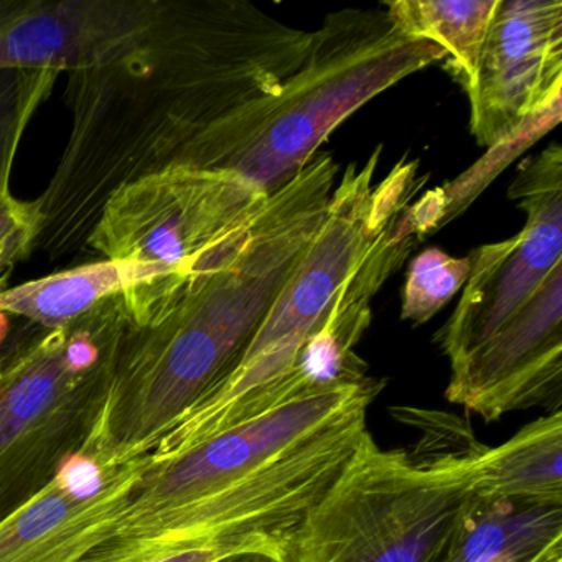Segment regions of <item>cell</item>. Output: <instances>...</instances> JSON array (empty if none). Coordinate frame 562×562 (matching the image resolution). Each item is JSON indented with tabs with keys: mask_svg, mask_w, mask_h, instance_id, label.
<instances>
[{
	"mask_svg": "<svg viewBox=\"0 0 562 562\" xmlns=\"http://www.w3.org/2000/svg\"><path fill=\"white\" fill-rule=\"evenodd\" d=\"M312 42L314 32L248 0H159L136 41L68 74L70 140L35 202L34 249L60 258L87 248L113 193L176 162L233 111L278 93Z\"/></svg>",
	"mask_w": 562,
	"mask_h": 562,
	"instance_id": "1",
	"label": "cell"
},
{
	"mask_svg": "<svg viewBox=\"0 0 562 562\" xmlns=\"http://www.w3.org/2000/svg\"><path fill=\"white\" fill-rule=\"evenodd\" d=\"M337 177L331 154H315L266 199L232 265L156 324L127 327L81 456L101 469L147 456L229 376L317 236Z\"/></svg>",
	"mask_w": 562,
	"mask_h": 562,
	"instance_id": "2",
	"label": "cell"
},
{
	"mask_svg": "<svg viewBox=\"0 0 562 562\" xmlns=\"http://www.w3.org/2000/svg\"><path fill=\"white\" fill-rule=\"evenodd\" d=\"M381 153L378 146L363 167H347L317 236L241 360L159 440L150 452L153 463L167 462L216 434L317 393L299 374L305 347L324 327L345 282L429 179L419 176V160L403 159L374 186Z\"/></svg>",
	"mask_w": 562,
	"mask_h": 562,
	"instance_id": "3",
	"label": "cell"
},
{
	"mask_svg": "<svg viewBox=\"0 0 562 562\" xmlns=\"http://www.w3.org/2000/svg\"><path fill=\"white\" fill-rule=\"evenodd\" d=\"M419 426L414 452L383 449L364 430L307 513L284 562H442L476 502L486 446L452 414L393 407Z\"/></svg>",
	"mask_w": 562,
	"mask_h": 562,
	"instance_id": "4",
	"label": "cell"
},
{
	"mask_svg": "<svg viewBox=\"0 0 562 562\" xmlns=\"http://www.w3.org/2000/svg\"><path fill=\"white\" fill-rule=\"evenodd\" d=\"M443 58L432 42L401 31L383 5L334 12L278 93L213 124L173 164L229 170L271 195L355 111Z\"/></svg>",
	"mask_w": 562,
	"mask_h": 562,
	"instance_id": "5",
	"label": "cell"
},
{
	"mask_svg": "<svg viewBox=\"0 0 562 562\" xmlns=\"http://www.w3.org/2000/svg\"><path fill=\"white\" fill-rule=\"evenodd\" d=\"M268 196L229 170L170 164L110 196L87 248L126 268L121 297L147 327L241 255Z\"/></svg>",
	"mask_w": 562,
	"mask_h": 562,
	"instance_id": "6",
	"label": "cell"
},
{
	"mask_svg": "<svg viewBox=\"0 0 562 562\" xmlns=\"http://www.w3.org/2000/svg\"><path fill=\"white\" fill-rule=\"evenodd\" d=\"M360 404L251 480L209 498L114 525L78 562H156L172 552L229 546L285 559V549L368 430Z\"/></svg>",
	"mask_w": 562,
	"mask_h": 562,
	"instance_id": "7",
	"label": "cell"
},
{
	"mask_svg": "<svg viewBox=\"0 0 562 562\" xmlns=\"http://www.w3.org/2000/svg\"><path fill=\"white\" fill-rule=\"evenodd\" d=\"M70 325L44 330L0 368V521L81 452L100 414L120 344L90 370L68 353Z\"/></svg>",
	"mask_w": 562,
	"mask_h": 562,
	"instance_id": "8",
	"label": "cell"
},
{
	"mask_svg": "<svg viewBox=\"0 0 562 562\" xmlns=\"http://www.w3.org/2000/svg\"><path fill=\"white\" fill-rule=\"evenodd\" d=\"M384 384L368 376L317 391L216 434L167 462H150L116 525L189 505L251 480L348 411L373 403Z\"/></svg>",
	"mask_w": 562,
	"mask_h": 562,
	"instance_id": "9",
	"label": "cell"
},
{
	"mask_svg": "<svg viewBox=\"0 0 562 562\" xmlns=\"http://www.w3.org/2000/svg\"><path fill=\"white\" fill-rule=\"evenodd\" d=\"M508 196L526 213L525 228L470 252L462 295L436 337L450 368L482 347L562 262L561 146L519 167Z\"/></svg>",
	"mask_w": 562,
	"mask_h": 562,
	"instance_id": "10",
	"label": "cell"
},
{
	"mask_svg": "<svg viewBox=\"0 0 562 562\" xmlns=\"http://www.w3.org/2000/svg\"><path fill=\"white\" fill-rule=\"evenodd\" d=\"M446 397L493 423L562 406V262L482 347L450 368Z\"/></svg>",
	"mask_w": 562,
	"mask_h": 562,
	"instance_id": "11",
	"label": "cell"
},
{
	"mask_svg": "<svg viewBox=\"0 0 562 562\" xmlns=\"http://www.w3.org/2000/svg\"><path fill=\"white\" fill-rule=\"evenodd\" d=\"M562 94V0H499L470 91V133L488 149Z\"/></svg>",
	"mask_w": 562,
	"mask_h": 562,
	"instance_id": "12",
	"label": "cell"
},
{
	"mask_svg": "<svg viewBox=\"0 0 562 562\" xmlns=\"http://www.w3.org/2000/svg\"><path fill=\"white\" fill-rule=\"evenodd\" d=\"M150 453L101 469L80 452L50 483L0 521V562H78L106 541L133 499Z\"/></svg>",
	"mask_w": 562,
	"mask_h": 562,
	"instance_id": "13",
	"label": "cell"
},
{
	"mask_svg": "<svg viewBox=\"0 0 562 562\" xmlns=\"http://www.w3.org/2000/svg\"><path fill=\"white\" fill-rule=\"evenodd\" d=\"M159 0H0V71L93 67L153 24Z\"/></svg>",
	"mask_w": 562,
	"mask_h": 562,
	"instance_id": "14",
	"label": "cell"
},
{
	"mask_svg": "<svg viewBox=\"0 0 562 562\" xmlns=\"http://www.w3.org/2000/svg\"><path fill=\"white\" fill-rule=\"evenodd\" d=\"M476 498L515 506H562V411L522 426L480 456Z\"/></svg>",
	"mask_w": 562,
	"mask_h": 562,
	"instance_id": "15",
	"label": "cell"
},
{
	"mask_svg": "<svg viewBox=\"0 0 562 562\" xmlns=\"http://www.w3.org/2000/svg\"><path fill=\"white\" fill-rule=\"evenodd\" d=\"M559 558L562 506H515L476 498L442 562H551Z\"/></svg>",
	"mask_w": 562,
	"mask_h": 562,
	"instance_id": "16",
	"label": "cell"
},
{
	"mask_svg": "<svg viewBox=\"0 0 562 562\" xmlns=\"http://www.w3.org/2000/svg\"><path fill=\"white\" fill-rule=\"evenodd\" d=\"M498 4L499 0H396L383 8L401 31L442 48L447 70L469 94Z\"/></svg>",
	"mask_w": 562,
	"mask_h": 562,
	"instance_id": "17",
	"label": "cell"
},
{
	"mask_svg": "<svg viewBox=\"0 0 562 562\" xmlns=\"http://www.w3.org/2000/svg\"><path fill=\"white\" fill-rule=\"evenodd\" d=\"M127 272L121 262L103 259L0 292V312L45 330L74 324L110 299L123 295Z\"/></svg>",
	"mask_w": 562,
	"mask_h": 562,
	"instance_id": "18",
	"label": "cell"
},
{
	"mask_svg": "<svg viewBox=\"0 0 562 562\" xmlns=\"http://www.w3.org/2000/svg\"><path fill=\"white\" fill-rule=\"evenodd\" d=\"M561 120L562 94H559L541 110L521 121L512 133L490 146L482 159L473 164L467 172L446 186L437 187L443 205L442 228L465 212L513 160L518 159L532 144L559 126Z\"/></svg>",
	"mask_w": 562,
	"mask_h": 562,
	"instance_id": "19",
	"label": "cell"
},
{
	"mask_svg": "<svg viewBox=\"0 0 562 562\" xmlns=\"http://www.w3.org/2000/svg\"><path fill=\"white\" fill-rule=\"evenodd\" d=\"M58 77L54 70L0 71V196L11 193L9 180L19 144Z\"/></svg>",
	"mask_w": 562,
	"mask_h": 562,
	"instance_id": "20",
	"label": "cell"
},
{
	"mask_svg": "<svg viewBox=\"0 0 562 562\" xmlns=\"http://www.w3.org/2000/svg\"><path fill=\"white\" fill-rule=\"evenodd\" d=\"M469 274V256L453 258L439 248L424 249L407 271L401 318L414 325L426 324L462 291Z\"/></svg>",
	"mask_w": 562,
	"mask_h": 562,
	"instance_id": "21",
	"label": "cell"
},
{
	"mask_svg": "<svg viewBox=\"0 0 562 562\" xmlns=\"http://www.w3.org/2000/svg\"><path fill=\"white\" fill-rule=\"evenodd\" d=\"M37 229L35 202H19L11 193L0 196V292L14 266L34 249Z\"/></svg>",
	"mask_w": 562,
	"mask_h": 562,
	"instance_id": "22",
	"label": "cell"
},
{
	"mask_svg": "<svg viewBox=\"0 0 562 562\" xmlns=\"http://www.w3.org/2000/svg\"><path fill=\"white\" fill-rule=\"evenodd\" d=\"M41 331L42 328L31 324V322H25V324L19 325L18 328H12L8 338L0 344V368L8 364L12 358L18 357L24 348H27L41 335Z\"/></svg>",
	"mask_w": 562,
	"mask_h": 562,
	"instance_id": "23",
	"label": "cell"
},
{
	"mask_svg": "<svg viewBox=\"0 0 562 562\" xmlns=\"http://www.w3.org/2000/svg\"><path fill=\"white\" fill-rule=\"evenodd\" d=\"M218 562H284L278 555L268 554V552L251 551L241 552V554L229 555Z\"/></svg>",
	"mask_w": 562,
	"mask_h": 562,
	"instance_id": "24",
	"label": "cell"
},
{
	"mask_svg": "<svg viewBox=\"0 0 562 562\" xmlns=\"http://www.w3.org/2000/svg\"><path fill=\"white\" fill-rule=\"evenodd\" d=\"M551 562H562V558L554 559V561H551Z\"/></svg>",
	"mask_w": 562,
	"mask_h": 562,
	"instance_id": "25",
	"label": "cell"
}]
</instances>
